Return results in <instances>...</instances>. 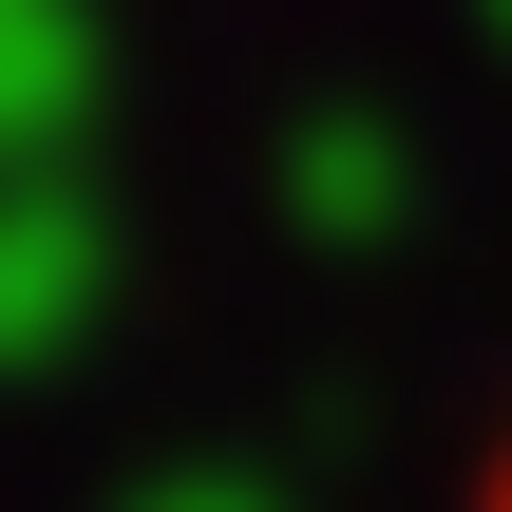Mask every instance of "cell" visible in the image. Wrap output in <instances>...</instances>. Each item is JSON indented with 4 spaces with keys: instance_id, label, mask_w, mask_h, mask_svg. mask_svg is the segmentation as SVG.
Returning a JSON list of instances; mask_svg holds the SVG:
<instances>
[{
    "instance_id": "obj_1",
    "label": "cell",
    "mask_w": 512,
    "mask_h": 512,
    "mask_svg": "<svg viewBox=\"0 0 512 512\" xmlns=\"http://www.w3.org/2000/svg\"><path fill=\"white\" fill-rule=\"evenodd\" d=\"M494 512H512V456H494Z\"/></svg>"
}]
</instances>
